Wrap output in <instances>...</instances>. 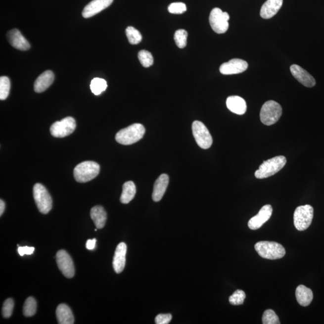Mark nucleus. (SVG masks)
I'll use <instances>...</instances> for the list:
<instances>
[{
	"label": "nucleus",
	"instance_id": "obj_1",
	"mask_svg": "<svg viewBox=\"0 0 324 324\" xmlns=\"http://www.w3.org/2000/svg\"><path fill=\"white\" fill-rule=\"evenodd\" d=\"M145 132L144 126L141 124L135 123L118 132L115 139L120 144L132 145L141 139Z\"/></svg>",
	"mask_w": 324,
	"mask_h": 324
},
{
	"label": "nucleus",
	"instance_id": "obj_2",
	"mask_svg": "<svg viewBox=\"0 0 324 324\" xmlns=\"http://www.w3.org/2000/svg\"><path fill=\"white\" fill-rule=\"evenodd\" d=\"M255 249L262 258L271 260L282 258L286 253L282 245L274 241H259L255 245Z\"/></svg>",
	"mask_w": 324,
	"mask_h": 324
},
{
	"label": "nucleus",
	"instance_id": "obj_3",
	"mask_svg": "<svg viewBox=\"0 0 324 324\" xmlns=\"http://www.w3.org/2000/svg\"><path fill=\"white\" fill-rule=\"evenodd\" d=\"M286 163V157L283 156H276L264 161L256 171L255 176L256 179H264L277 174Z\"/></svg>",
	"mask_w": 324,
	"mask_h": 324
},
{
	"label": "nucleus",
	"instance_id": "obj_4",
	"mask_svg": "<svg viewBox=\"0 0 324 324\" xmlns=\"http://www.w3.org/2000/svg\"><path fill=\"white\" fill-rule=\"evenodd\" d=\"M100 172V166L93 161L83 162L74 169V177L78 183H87L93 180Z\"/></svg>",
	"mask_w": 324,
	"mask_h": 324
},
{
	"label": "nucleus",
	"instance_id": "obj_5",
	"mask_svg": "<svg viewBox=\"0 0 324 324\" xmlns=\"http://www.w3.org/2000/svg\"><path fill=\"white\" fill-rule=\"evenodd\" d=\"M282 114V108L279 103L269 100L265 103L260 112L261 122L266 126H272L277 123Z\"/></svg>",
	"mask_w": 324,
	"mask_h": 324
},
{
	"label": "nucleus",
	"instance_id": "obj_6",
	"mask_svg": "<svg viewBox=\"0 0 324 324\" xmlns=\"http://www.w3.org/2000/svg\"><path fill=\"white\" fill-rule=\"evenodd\" d=\"M33 196L37 207L40 212L46 215L52 209V200L46 188L40 183H37L33 187Z\"/></svg>",
	"mask_w": 324,
	"mask_h": 324
},
{
	"label": "nucleus",
	"instance_id": "obj_7",
	"mask_svg": "<svg viewBox=\"0 0 324 324\" xmlns=\"http://www.w3.org/2000/svg\"><path fill=\"white\" fill-rule=\"evenodd\" d=\"M314 218V208L311 205H301L296 208L294 214V226L298 231L308 229Z\"/></svg>",
	"mask_w": 324,
	"mask_h": 324
},
{
	"label": "nucleus",
	"instance_id": "obj_8",
	"mask_svg": "<svg viewBox=\"0 0 324 324\" xmlns=\"http://www.w3.org/2000/svg\"><path fill=\"white\" fill-rule=\"evenodd\" d=\"M230 16L227 12H222L221 8H213L210 13L209 21L214 32L218 34L226 33L229 28Z\"/></svg>",
	"mask_w": 324,
	"mask_h": 324
},
{
	"label": "nucleus",
	"instance_id": "obj_9",
	"mask_svg": "<svg viewBox=\"0 0 324 324\" xmlns=\"http://www.w3.org/2000/svg\"><path fill=\"white\" fill-rule=\"evenodd\" d=\"M192 132L194 139L200 147L208 149L213 143V138L207 127L199 121H195L192 124Z\"/></svg>",
	"mask_w": 324,
	"mask_h": 324
},
{
	"label": "nucleus",
	"instance_id": "obj_10",
	"mask_svg": "<svg viewBox=\"0 0 324 324\" xmlns=\"http://www.w3.org/2000/svg\"><path fill=\"white\" fill-rule=\"evenodd\" d=\"M76 126L74 118L67 117L60 122L53 123L50 128V134L55 138L66 137L75 131Z\"/></svg>",
	"mask_w": 324,
	"mask_h": 324
},
{
	"label": "nucleus",
	"instance_id": "obj_11",
	"mask_svg": "<svg viewBox=\"0 0 324 324\" xmlns=\"http://www.w3.org/2000/svg\"><path fill=\"white\" fill-rule=\"evenodd\" d=\"M56 261L59 270H60L65 277L72 278L75 275L74 264L71 256L64 250H60L56 255Z\"/></svg>",
	"mask_w": 324,
	"mask_h": 324
},
{
	"label": "nucleus",
	"instance_id": "obj_12",
	"mask_svg": "<svg viewBox=\"0 0 324 324\" xmlns=\"http://www.w3.org/2000/svg\"><path fill=\"white\" fill-rule=\"evenodd\" d=\"M248 64L246 61L241 59H232L222 64L220 67V72L223 75H235L243 73L247 70Z\"/></svg>",
	"mask_w": 324,
	"mask_h": 324
},
{
	"label": "nucleus",
	"instance_id": "obj_13",
	"mask_svg": "<svg viewBox=\"0 0 324 324\" xmlns=\"http://www.w3.org/2000/svg\"><path fill=\"white\" fill-rule=\"evenodd\" d=\"M273 208L270 205H264L259 210L257 215L253 217L248 222V227L252 230H256L260 228L271 218Z\"/></svg>",
	"mask_w": 324,
	"mask_h": 324
},
{
	"label": "nucleus",
	"instance_id": "obj_14",
	"mask_svg": "<svg viewBox=\"0 0 324 324\" xmlns=\"http://www.w3.org/2000/svg\"><path fill=\"white\" fill-rule=\"evenodd\" d=\"M114 0H93L83 11L84 18H89L108 8Z\"/></svg>",
	"mask_w": 324,
	"mask_h": 324
},
{
	"label": "nucleus",
	"instance_id": "obj_15",
	"mask_svg": "<svg viewBox=\"0 0 324 324\" xmlns=\"http://www.w3.org/2000/svg\"><path fill=\"white\" fill-rule=\"evenodd\" d=\"M293 77L306 87H313L316 84V81L311 74L297 64H293L290 67Z\"/></svg>",
	"mask_w": 324,
	"mask_h": 324
},
{
	"label": "nucleus",
	"instance_id": "obj_16",
	"mask_svg": "<svg viewBox=\"0 0 324 324\" xmlns=\"http://www.w3.org/2000/svg\"><path fill=\"white\" fill-rule=\"evenodd\" d=\"M8 42L12 46L17 49L27 50L30 48V44L18 30L13 29L9 31L7 35Z\"/></svg>",
	"mask_w": 324,
	"mask_h": 324
},
{
	"label": "nucleus",
	"instance_id": "obj_17",
	"mask_svg": "<svg viewBox=\"0 0 324 324\" xmlns=\"http://www.w3.org/2000/svg\"><path fill=\"white\" fill-rule=\"evenodd\" d=\"M127 246L125 243H120L115 250L113 258V268L114 271L119 274L122 273L126 266V255Z\"/></svg>",
	"mask_w": 324,
	"mask_h": 324
},
{
	"label": "nucleus",
	"instance_id": "obj_18",
	"mask_svg": "<svg viewBox=\"0 0 324 324\" xmlns=\"http://www.w3.org/2000/svg\"><path fill=\"white\" fill-rule=\"evenodd\" d=\"M283 5V0H267L261 7L260 15L264 19H270L278 13Z\"/></svg>",
	"mask_w": 324,
	"mask_h": 324
},
{
	"label": "nucleus",
	"instance_id": "obj_19",
	"mask_svg": "<svg viewBox=\"0 0 324 324\" xmlns=\"http://www.w3.org/2000/svg\"><path fill=\"white\" fill-rule=\"evenodd\" d=\"M54 74L50 70H46L39 76L35 81L34 88L38 93L45 91L52 85L54 81Z\"/></svg>",
	"mask_w": 324,
	"mask_h": 324
},
{
	"label": "nucleus",
	"instance_id": "obj_20",
	"mask_svg": "<svg viewBox=\"0 0 324 324\" xmlns=\"http://www.w3.org/2000/svg\"><path fill=\"white\" fill-rule=\"evenodd\" d=\"M169 177L168 175L162 174L154 183L153 192L152 194L154 202H159L163 198L165 193L166 188L169 184Z\"/></svg>",
	"mask_w": 324,
	"mask_h": 324
},
{
	"label": "nucleus",
	"instance_id": "obj_21",
	"mask_svg": "<svg viewBox=\"0 0 324 324\" xmlns=\"http://www.w3.org/2000/svg\"><path fill=\"white\" fill-rule=\"evenodd\" d=\"M227 106L228 109L233 113L237 115H243L246 113L247 110L246 101L237 95H232L228 97Z\"/></svg>",
	"mask_w": 324,
	"mask_h": 324
},
{
	"label": "nucleus",
	"instance_id": "obj_22",
	"mask_svg": "<svg viewBox=\"0 0 324 324\" xmlns=\"http://www.w3.org/2000/svg\"><path fill=\"white\" fill-rule=\"evenodd\" d=\"M295 295L298 303L303 307L308 306L314 298L312 290L303 284L298 286L296 289Z\"/></svg>",
	"mask_w": 324,
	"mask_h": 324
},
{
	"label": "nucleus",
	"instance_id": "obj_23",
	"mask_svg": "<svg viewBox=\"0 0 324 324\" xmlns=\"http://www.w3.org/2000/svg\"><path fill=\"white\" fill-rule=\"evenodd\" d=\"M56 315L58 324H73L75 323L74 316L71 309L66 304H60L56 311Z\"/></svg>",
	"mask_w": 324,
	"mask_h": 324
},
{
	"label": "nucleus",
	"instance_id": "obj_24",
	"mask_svg": "<svg viewBox=\"0 0 324 324\" xmlns=\"http://www.w3.org/2000/svg\"><path fill=\"white\" fill-rule=\"evenodd\" d=\"M90 216L97 229H102L105 227L107 220V214L103 207L97 205V206L92 208Z\"/></svg>",
	"mask_w": 324,
	"mask_h": 324
},
{
	"label": "nucleus",
	"instance_id": "obj_25",
	"mask_svg": "<svg viewBox=\"0 0 324 324\" xmlns=\"http://www.w3.org/2000/svg\"><path fill=\"white\" fill-rule=\"evenodd\" d=\"M137 188L133 182H126L123 185V191L120 197V201L123 204H129L134 198L136 194Z\"/></svg>",
	"mask_w": 324,
	"mask_h": 324
},
{
	"label": "nucleus",
	"instance_id": "obj_26",
	"mask_svg": "<svg viewBox=\"0 0 324 324\" xmlns=\"http://www.w3.org/2000/svg\"><path fill=\"white\" fill-rule=\"evenodd\" d=\"M107 87L106 81L103 79L95 78L91 82L90 89L93 93L95 95H100L101 93L105 92Z\"/></svg>",
	"mask_w": 324,
	"mask_h": 324
},
{
	"label": "nucleus",
	"instance_id": "obj_27",
	"mask_svg": "<svg viewBox=\"0 0 324 324\" xmlns=\"http://www.w3.org/2000/svg\"><path fill=\"white\" fill-rule=\"evenodd\" d=\"M127 38L129 43L132 45H137L142 41L141 34L133 27H128L126 30Z\"/></svg>",
	"mask_w": 324,
	"mask_h": 324
},
{
	"label": "nucleus",
	"instance_id": "obj_28",
	"mask_svg": "<svg viewBox=\"0 0 324 324\" xmlns=\"http://www.w3.org/2000/svg\"><path fill=\"white\" fill-rule=\"evenodd\" d=\"M37 311L36 301L33 297H30L25 300L24 305L23 314L25 317H31L36 314Z\"/></svg>",
	"mask_w": 324,
	"mask_h": 324
},
{
	"label": "nucleus",
	"instance_id": "obj_29",
	"mask_svg": "<svg viewBox=\"0 0 324 324\" xmlns=\"http://www.w3.org/2000/svg\"><path fill=\"white\" fill-rule=\"evenodd\" d=\"M10 90V81L7 77L0 78V99H6L9 94Z\"/></svg>",
	"mask_w": 324,
	"mask_h": 324
},
{
	"label": "nucleus",
	"instance_id": "obj_30",
	"mask_svg": "<svg viewBox=\"0 0 324 324\" xmlns=\"http://www.w3.org/2000/svg\"><path fill=\"white\" fill-rule=\"evenodd\" d=\"M188 34L186 31L180 29L176 31L174 35V41L179 48H184L187 45Z\"/></svg>",
	"mask_w": 324,
	"mask_h": 324
},
{
	"label": "nucleus",
	"instance_id": "obj_31",
	"mask_svg": "<svg viewBox=\"0 0 324 324\" xmlns=\"http://www.w3.org/2000/svg\"><path fill=\"white\" fill-rule=\"evenodd\" d=\"M138 58L140 64L144 67H149L154 63L153 55L150 52L146 50H140L138 53Z\"/></svg>",
	"mask_w": 324,
	"mask_h": 324
},
{
	"label": "nucleus",
	"instance_id": "obj_32",
	"mask_svg": "<svg viewBox=\"0 0 324 324\" xmlns=\"http://www.w3.org/2000/svg\"><path fill=\"white\" fill-rule=\"evenodd\" d=\"M264 324H280V321L276 313L271 309L265 311L263 316Z\"/></svg>",
	"mask_w": 324,
	"mask_h": 324
},
{
	"label": "nucleus",
	"instance_id": "obj_33",
	"mask_svg": "<svg viewBox=\"0 0 324 324\" xmlns=\"http://www.w3.org/2000/svg\"><path fill=\"white\" fill-rule=\"evenodd\" d=\"M245 298H246L245 292L242 290L238 289L230 296V303L234 306L241 305L244 303Z\"/></svg>",
	"mask_w": 324,
	"mask_h": 324
},
{
	"label": "nucleus",
	"instance_id": "obj_34",
	"mask_svg": "<svg viewBox=\"0 0 324 324\" xmlns=\"http://www.w3.org/2000/svg\"><path fill=\"white\" fill-rule=\"evenodd\" d=\"M186 5L183 2H173L168 6L169 12L173 14H182L186 12Z\"/></svg>",
	"mask_w": 324,
	"mask_h": 324
},
{
	"label": "nucleus",
	"instance_id": "obj_35",
	"mask_svg": "<svg viewBox=\"0 0 324 324\" xmlns=\"http://www.w3.org/2000/svg\"><path fill=\"white\" fill-rule=\"evenodd\" d=\"M14 308V301L12 298H8L2 306V314L4 318H8L12 316Z\"/></svg>",
	"mask_w": 324,
	"mask_h": 324
},
{
	"label": "nucleus",
	"instance_id": "obj_36",
	"mask_svg": "<svg viewBox=\"0 0 324 324\" xmlns=\"http://www.w3.org/2000/svg\"><path fill=\"white\" fill-rule=\"evenodd\" d=\"M172 315L170 314H159L155 318V323L157 324H168L172 320Z\"/></svg>",
	"mask_w": 324,
	"mask_h": 324
},
{
	"label": "nucleus",
	"instance_id": "obj_37",
	"mask_svg": "<svg viewBox=\"0 0 324 324\" xmlns=\"http://www.w3.org/2000/svg\"><path fill=\"white\" fill-rule=\"evenodd\" d=\"M35 250V247H19L18 246V252L19 254L22 256L24 255H32Z\"/></svg>",
	"mask_w": 324,
	"mask_h": 324
},
{
	"label": "nucleus",
	"instance_id": "obj_38",
	"mask_svg": "<svg viewBox=\"0 0 324 324\" xmlns=\"http://www.w3.org/2000/svg\"><path fill=\"white\" fill-rule=\"evenodd\" d=\"M95 243H96V239L95 238L93 239H89V240H87L86 243L87 249L89 250L94 249Z\"/></svg>",
	"mask_w": 324,
	"mask_h": 324
},
{
	"label": "nucleus",
	"instance_id": "obj_39",
	"mask_svg": "<svg viewBox=\"0 0 324 324\" xmlns=\"http://www.w3.org/2000/svg\"><path fill=\"white\" fill-rule=\"evenodd\" d=\"M5 203L2 199L0 201V216H2L5 210Z\"/></svg>",
	"mask_w": 324,
	"mask_h": 324
}]
</instances>
